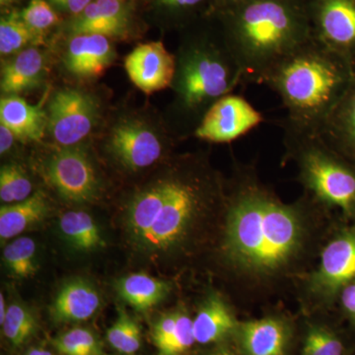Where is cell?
<instances>
[{
  "label": "cell",
  "instance_id": "obj_16",
  "mask_svg": "<svg viewBox=\"0 0 355 355\" xmlns=\"http://www.w3.org/2000/svg\"><path fill=\"white\" fill-rule=\"evenodd\" d=\"M101 305L95 287L83 279H73L60 289L51 307V316L58 323L83 322L94 316Z\"/></svg>",
  "mask_w": 355,
  "mask_h": 355
},
{
  "label": "cell",
  "instance_id": "obj_36",
  "mask_svg": "<svg viewBox=\"0 0 355 355\" xmlns=\"http://www.w3.org/2000/svg\"><path fill=\"white\" fill-rule=\"evenodd\" d=\"M176 321L177 311L176 312H170L162 315L154 324L153 338L157 349L161 345H164L170 336L172 335L173 331L175 330V327H176Z\"/></svg>",
  "mask_w": 355,
  "mask_h": 355
},
{
  "label": "cell",
  "instance_id": "obj_34",
  "mask_svg": "<svg viewBox=\"0 0 355 355\" xmlns=\"http://www.w3.org/2000/svg\"><path fill=\"white\" fill-rule=\"evenodd\" d=\"M20 16L26 24L39 35L57 24L58 21L57 13L46 0H31Z\"/></svg>",
  "mask_w": 355,
  "mask_h": 355
},
{
  "label": "cell",
  "instance_id": "obj_35",
  "mask_svg": "<svg viewBox=\"0 0 355 355\" xmlns=\"http://www.w3.org/2000/svg\"><path fill=\"white\" fill-rule=\"evenodd\" d=\"M101 12L121 33H127L130 19V6L128 0H94Z\"/></svg>",
  "mask_w": 355,
  "mask_h": 355
},
{
  "label": "cell",
  "instance_id": "obj_39",
  "mask_svg": "<svg viewBox=\"0 0 355 355\" xmlns=\"http://www.w3.org/2000/svg\"><path fill=\"white\" fill-rule=\"evenodd\" d=\"M50 1L64 10L77 15L83 12L93 0H50Z\"/></svg>",
  "mask_w": 355,
  "mask_h": 355
},
{
  "label": "cell",
  "instance_id": "obj_3",
  "mask_svg": "<svg viewBox=\"0 0 355 355\" xmlns=\"http://www.w3.org/2000/svg\"><path fill=\"white\" fill-rule=\"evenodd\" d=\"M354 79L342 58L312 38L277 62L263 84L284 103L282 125L320 133Z\"/></svg>",
  "mask_w": 355,
  "mask_h": 355
},
{
  "label": "cell",
  "instance_id": "obj_38",
  "mask_svg": "<svg viewBox=\"0 0 355 355\" xmlns=\"http://www.w3.org/2000/svg\"><path fill=\"white\" fill-rule=\"evenodd\" d=\"M161 6L174 12H189L202 6L207 0H158Z\"/></svg>",
  "mask_w": 355,
  "mask_h": 355
},
{
  "label": "cell",
  "instance_id": "obj_31",
  "mask_svg": "<svg viewBox=\"0 0 355 355\" xmlns=\"http://www.w3.org/2000/svg\"><path fill=\"white\" fill-rule=\"evenodd\" d=\"M73 36L76 35H102V36L120 37L121 33L104 15L93 0L83 12L77 14L69 28Z\"/></svg>",
  "mask_w": 355,
  "mask_h": 355
},
{
  "label": "cell",
  "instance_id": "obj_23",
  "mask_svg": "<svg viewBox=\"0 0 355 355\" xmlns=\"http://www.w3.org/2000/svg\"><path fill=\"white\" fill-rule=\"evenodd\" d=\"M116 291L135 310L146 311L164 300L171 284L146 273H132L116 282Z\"/></svg>",
  "mask_w": 355,
  "mask_h": 355
},
{
  "label": "cell",
  "instance_id": "obj_21",
  "mask_svg": "<svg viewBox=\"0 0 355 355\" xmlns=\"http://www.w3.org/2000/svg\"><path fill=\"white\" fill-rule=\"evenodd\" d=\"M170 175L158 180L135 195L128 212V228L130 236L144 241L164 205L169 191Z\"/></svg>",
  "mask_w": 355,
  "mask_h": 355
},
{
  "label": "cell",
  "instance_id": "obj_17",
  "mask_svg": "<svg viewBox=\"0 0 355 355\" xmlns=\"http://www.w3.org/2000/svg\"><path fill=\"white\" fill-rule=\"evenodd\" d=\"M0 121L22 141H39L48 127V116L39 105H30L18 95L4 96L0 101Z\"/></svg>",
  "mask_w": 355,
  "mask_h": 355
},
{
  "label": "cell",
  "instance_id": "obj_28",
  "mask_svg": "<svg viewBox=\"0 0 355 355\" xmlns=\"http://www.w3.org/2000/svg\"><path fill=\"white\" fill-rule=\"evenodd\" d=\"M31 180L16 163L2 166L0 170V200L6 205L23 202L33 195Z\"/></svg>",
  "mask_w": 355,
  "mask_h": 355
},
{
  "label": "cell",
  "instance_id": "obj_42",
  "mask_svg": "<svg viewBox=\"0 0 355 355\" xmlns=\"http://www.w3.org/2000/svg\"><path fill=\"white\" fill-rule=\"evenodd\" d=\"M7 310H8V306H6V299H4L3 294L1 293L0 294V324L3 323Z\"/></svg>",
  "mask_w": 355,
  "mask_h": 355
},
{
  "label": "cell",
  "instance_id": "obj_40",
  "mask_svg": "<svg viewBox=\"0 0 355 355\" xmlns=\"http://www.w3.org/2000/svg\"><path fill=\"white\" fill-rule=\"evenodd\" d=\"M15 135L4 125H0V153L1 155L8 153L15 141Z\"/></svg>",
  "mask_w": 355,
  "mask_h": 355
},
{
  "label": "cell",
  "instance_id": "obj_20",
  "mask_svg": "<svg viewBox=\"0 0 355 355\" xmlns=\"http://www.w3.org/2000/svg\"><path fill=\"white\" fill-rule=\"evenodd\" d=\"M44 74L43 53L35 48L25 49L2 67V93L6 96L18 95L39 87Z\"/></svg>",
  "mask_w": 355,
  "mask_h": 355
},
{
  "label": "cell",
  "instance_id": "obj_7",
  "mask_svg": "<svg viewBox=\"0 0 355 355\" xmlns=\"http://www.w3.org/2000/svg\"><path fill=\"white\" fill-rule=\"evenodd\" d=\"M315 41L342 58L355 76V0H305Z\"/></svg>",
  "mask_w": 355,
  "mask_h": 355
},
{
  "label": "cell",
  "instance_id": "obj_19",
  "mask_svg": "<svg viewBox=\"0 0 355 355\" xmlns=\"http://www.w3.org/2000/svg\"><path fill=\"white\" fill-rule=\"evenodd\" d=\"M193 323L196 343L200 345L221 342L236 333L239 326L230 307L218 294H211L203 301Z\"/></svg>",
  "mask_w": 355,
  "mask_h": 355
},
{
  "label": "cell",
  "instance_id": "obj_45",
  "mask_svg": "<svg viewBox=\"0 0 355 355\" xmlns=\"http://www.w3.org/2000/svg\"><path fill=\"white\" fill-rule=\"evenodd\" d=\"M13 0H0V3L2 6H8V4L12 3Z\"/></svg>",
  "mask_w": 355,
  "mask_h": 355
},
{
  "label": "cell",
  "instance_id": "obj_11",
  "mask_svg": "<svg viewBox=\"0 0 355 355\" xmlns=\"http://www.w3.org/2000/svg\"><path fill=\"white\" fill-rule=\"evenodd\" d=\"M263 121L260 112L244 97L231 93L207 110L193 135L207 141L226 144L251 132Z\"/></svg>",
  "mask_w": 355,
  "mask_h": 355
},
{
  "label": "cell",
  "instance_id": "obj_4",
  "mask_svg": "<svg viewBox=\"0 0 355 355\" xmlns=\"http://www.w3.org/2000/svg\"><path fill=\"white\" fill-rule=\"evenodd\" d=\"M173 87L178 105L189 116H200L244 83L242 70L222 36L191 40L176 58ZM197 119V118H196Z\"/></svg>",
  "mask_w": 355,
  "mask_h": 355
},
{
  "label": "cell",
  "instance_id": "obj_8",
  "mask_svg": "<svg viewBox=\"0 0 355 355\" xmlns=\"http://www.w3.org/2000/svg\"><path fill=\"white\" fill-rule=\"evenodd\" d=\"M48 130L62 147L76 146L92 132L99 116V105L92 95L79 89L57 91L49 103Z\"/></svg>",
  "mask_w": 355,
  "mask_h": 355
},
{
  "label": "cell",
  "instance_id": "obj_12",
  "mask_svg": "<svg viewBox=\"0 0 355 355\" xmlns=\"http://www.w3.org/2000/svg\"><path fill=\"white\" fill-rule=\"evenodd\" d=\"M108 146L114 158L132 171L153 165L164 151L160 133L137 119L118 121L110 132Z\"/></svg>",
  "mask_w": 355,
  "mask_h": 355
},
{
  "label": "cell",
  "instance_id": "obj_41",
  "mask_svg": "<svg viewBox=\"0 0 355 355\" xmlns=\"http://www.w3.org/2000/svg\"><path fill=\"white\" fill-rule=\"evenodd\" d=\"M249 0H216L217 6L220 8V11L225 9L231 8V7L238 6V4L244 3Z\"/></svg>",
  "mask_w": 355,
  "mask_h": 355
},
{
  "label": "cell",
  "instance_id": "obj_14",
  "mask_svg": "<svg viewBox=\"0 0 355 355\" xmlns=\"http://www.w3.org/2000/svg\"><path fill=\"white\" fill-rule=\"evenodd\" d=\"M116 53L108 37L102 35H76L70 40L64 55V65L70 73L80 78L102 76Z\"/></svg>",
  "mask_w": 355,
  "mask_h": 355
},
{
  "label": "cell",
  "instance_id": "obj_29",
  "mask_svg": "<svg viewBox=\"0 0 355 355\" xmlns=\"http://www.w3.org/2000/svg\"><path fill=\"white\" fill-rule=\"evenodd\" d=\"M108 342L121 354L132 355L140 349L141 333L137 322L125 310H119L118 318L107 331Z\"/></svg>",
  "mask_w": 355,
  "mask_h": 355
},
{
  "label": "cell",
  "instance_id": "obj_24",
  "mask_svg": "<svg viewBox=\"0 0 355 355\" xmlns=\"http://www.w3.org/2000/svg\"><path fill=\"white\" fill-rule=\"evenodd\" d=\"M60 228L69 244L80 251H92L103 245L94 219L83 210L65 212L60 218Z\"/></svg>",
  "mask_w": 355,
  "mask_h": 355
},
{
  "label": "cell",
  "instance_id": "obj_1",
  "mask_svg": "<svg viewBox=\"0 0 355 355\" xmlns=\"http://www.w3.org/2000/svg\"><path fill=\"white\" fill-rule=\"evenodd\" d=\"M222 254L236 272L254 279L291 268L307 241L304 207L286 205L241 171L228 200Z\"/></svg>",
  "mask_w": 355,
  "mask_h": 355
},
{
  "label": "cell",
  "instance_id": "obj_10",
  "mask_svg": "<svg viewBox=\"0 0 355 355\" xmlns=\"http://www.w3.org/2000/svg\"><path fill=\"white\" fill-rule=\"evenodd\" d=\"M355 280V224L345 226L324 246L319 266L310 279L311 291L331 301Z\"/></svg>",
  "mask_w": 355,
  "mask_h": 355
},
{
  "label": "cell",
  "instance_id": "obj_13",
  "mask_svg": "<svg viewBox=\"0 0 355 355\" xmlns=\"http://www.w3.org/2000/svg\"><path fill=\"white\" fill-rule=\"evenodd\" d=\"M176 58L162 42L139 44L128 53L125 69L130 81L146 94L169 87L176 74Z\"/></svg>",
  "mask_w": 355,
  "mask_h": 355
},
{
  "label": "cell",
  "instance_id": "obj_44",
  "mask_svg": "<svg viewBox=\"0 0 355 355\" xmlns=\"http://www.w3.org/2000/svg\"><path fill=\"white\" fill-rule=\"evenodd\" d=\"M210 355H233L231 352H229L228 350L226 349H219L217 352H214V354Z\"/></svg>",
  "mask_w": 355,
  "mask_h": 355
},
{
  "label": "cell",
  "instance_id": "obj_2",
  "mask_svg": "<svg viewBox=\"0 0 355 355\" xmlns=\"http://www.w3.org/2000/svg\"><path fill=\"white\" fill-rule=\"evenodd\" d=\"M220 13L222 38L244 83H263L277 62L313 38L305 0H249Z\"/></svg>",
  "mask_w": 355,
  "mask_h": 355
},
{
  "label": "cell",
  "instance_id": "obj_43",
  "mask_svg": "<svg viewBox=\"0 0 355 355\" xmlns=\"http://www.w3.org/2000/svg\"><path fill=\"white\" fill-rule=\"evenodd\" d=\"M25 355H53L48 349L44 347H33V349L28 350Z\"/></svg>",
  "mask_w": 355,
  "mask_h": 355
},
{
  "label": "cell",
  "instance_id": "obj_22",
  "mask_svg": "<svg viewBox=\"0 0 355 355\" xmlns=\"http://www.w3.org/2000/svg\"><path fill=\"white\" fill-rule=\"evenodd\" d=\"M49 202L43 191L33 193L23 202L2 205L0 209V238L3 244L44 219Z\"/></svg>",
  "mask_w": 355,
  "mask_h": 355
},
{
  "label": "cell",
  "instance_id": "obj_15",
  "mask_svg": "<svg viewBox=\"0 0 355 355\" xmlns=\"http://www.w3.org/2000/svg\"><path fill=\"white\" fill-rule=\"evenodd\" d=\"M236 333L246 355H286L289 329L279 318L245 322L239 324Z\"/></svg>",
  "mask_w": 355,
  "mask_h": 355
},
{
  "label": "cell",
  "instance_id": "obj_30",
  "mask_svg": "<svg viewBox=\"0 0 355 355\" xmlns=\"http://www.w3.org/2000/svg\"><path fill=\"white\" fill-rule=\"evenodd\" d=\"M53 345L62 355H105L97 336L85 328L65 331L53 338Z\"/></svg>",
  "mask_w": 355,
  "mask_h": 355
},
{
  "label": "cell",
  "instance_id": "obj_25",
  "mask_svg": "<svg viewBox=\"0 0 355 355\" xmlns=\"http://www.w3.org/2000/svg\"><path fill=\"white\" fill-rule=\"evenodd\" d=\"M40 36L26 24L20 14H10L0 22V53L2 55L20 53L28 44L37 43Z\"/></svg>",
  "mask_w": 355,
  "mask_h": 355
},
{
  "label": "cell",
  "instance_id": "obj_32",
  "mask_svg": "<svg viewBox=\"0 0 355 355\" xmlns=\"http://www.w3.org/2000/svg\"><path fill=\"white\" fill-rule=\"evenodd\" d=\"M345 352L342 338L327 327H312L305 336L302 355H345Z\"/></svg>",
  "mask_w": 355,
  "mask_h": 355
},
{
  "label": "cell",
  "instance_id": "obj_33",
  "mask_svg": "<svg viewBox=\"0 0 355 355\" xmlns=\"http://www.w3.org/2000/svg\"><path fill=\"white\" fill-rule=\"evenodd\" d=\"M196 343L193 323L184 311H177L175 330L164 345L159 347V355H183Z\"/></svg>",
  "mask_w": 355,
  "mask_h": 355
},
{
  "label": "cell",
  "instance_id": "obj_9",
  "mask_svg": "<svg viewBox=\"0 0 355 355\" xmlns=\"http://www.w3.org/2000/svg\"><path fill=\"white\" fill-rule=\"evenodd\" d=\"M49 183L58 195L72 202H87L97 198L100 182L88 154L79 147L55 151L44 167Z\"/></svg>",
  "mask_w": 355,
  "mask_h": 355
},
{
  "label": "cell",
  "instance_id": "obj_18",
  "mask_svg": "<svg viewBox=\"0 0 355 355\" xmlns=\"http://www.w3.org/2000/svg\"><path fill=\"white\" fill-rule=\"evenodd\" d=\"M319 135L331 148L355 165V79Z\"/></svg>",
  "mask_w": 355,
  "mask_h": 355
},
{
  "label": "cell",
  "instance_id": "obj_26",
  "mask_svg": "<svg viewBox=\"0 0 355 355\" xmlns=\"http://www.w3.org/2000/svg\"><path fill=\"white\" fill-rule=\"evenodd\" d=\"M36 243L31 238L20 237L4 248L3 261L13 277L27 279L37 270Z\"/></svg>",
  "mask_w": 355,
  "mask_h": 355
},
{
  "label": "cell",
  "instance_id": "obj_5",
  "mask_svg": "<svg viewBox=\"0 0 355 355\" xmlns=\"http://www.w3.org/2000/svg\"><path fill=\"white\" fill-rule=\"evenodd\" d=\"M287 153L298 166L299 178L310 198L355 220V165L331 148L319 133L282 125Z\"/></svg>",
  "mask_w": 355,
  "mask_h": 355
},
{
  "label": "cell",
  "instance_id": "obj_37",
  "mask_svg": "<svg viewBox=\"0 0 355 355\" xmlns=\"http://www.w3.org/2000/svg\"><path fill=\"white\" fill-rule=\"evenodd\" d=\"M338 297L343 313L355 331V280L343 287Z\"/></svg>",
  "mask_w": 355,
  "mask_h": 355
},
{
  "label": "cell",
  "instance_id": "obj_6",
  "mask_svg": "<svg viewBox=\"0 0 355 355\" xmlns=\"http://www.w3.org/2000/svg\"><path fill=\"white\" fill-rule=\"evenodd\" d=\"M216 182L200 171L170 175L169 191L155 222L140 245L153 251H169L188 237L193 221L216 197Z\"/></svg>",
  "mask_w": 355,
  "mask_h": 355
},
{
  "label": "cell",
  "instance_id": "obj_27",
  "mask_svg": "<svg viewBox=\"0 0 355 355\" xmlns=\"http://www.w3.org/2000/svg\"><path fill=\"white\" fill-rule=\"evenodd\" d=\"M3 334L14 347H22L36 333L37 320L32 311L20 303L8 306L1 324Z\"/></svg>",
  "mask_w": 355,
  "mask_h": 355
}]
</instances>
